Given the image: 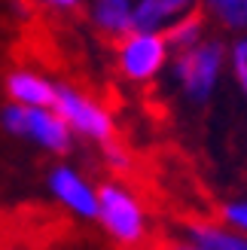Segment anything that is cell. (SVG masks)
Returning a JSON list of instances; mask_svg holds the SVG:
<instances>
[{"instance_id":"obj_16","label":"cell","mask_w":247,"mask_h":250,"mask_svg":"<svg viewBox=\"0 0 247 250\" xmlns=\"http://www.w3.org/2000/svg\"><path fill=\"white\" fill-rule=\"evenodd\" d=\"M171 250H205V247H171Z\"/></svg>"},{"instance_id":"obj_3","label":"cell","mask_w":247,"mask_h":250,"mask_svg":"<svg viewBox=\"0 0 247 250\" xmlns=\"http://www.w3.org/2000/svg\"><path fill=\"white\" fill-rule=\"evenodd\" d=\"M168 43L159 31H131L119 37V70L134 83H146L162 70Z\"/></svg>"},{"instance_id":"obj_12","label":"cell","mask_w":247,"mask_h":250,"mask_svg":"<svg viewBox=\"0 0 247 250\" xmlns=\"http://www.w3.org/2000/svg\"><path fill=\"white\" fill-rule=\"evenodd\" d=\"M207 9L226 28H247V0H207Z\"/></svg>"},{"instance_id":"obj_10","label":"cell","mask_w":247,"mask_h":250,"mask_svg":"<svg viewBox=\"0 0 247 250\" xmlns=\"http://www.w3.org/2000/svg\"><path fill=\"white\" fill-rule=\"evenodd\" d=\"M207 12H211V9L199 6V9H189L186 16H180V19L162 34L165 43H168V49H177V52H183V49L202 43V34H205V24H207Z\"/></svg>"},{"instance_id":"obj_5","label":"cell","mask_w":247,"mask_h":250,"mask_svg":"<svg viewBox=\"0 0 247 250\" xmlns=\"http://www.w3.org/2000/svg\"><path fill=\"white\" fill-rule=\"evenodd\" d=\"M98 205H101L98 217L104 220V226L113 232L119 241L134 244V241L144 238V210L122 186L104 183L101 189H98Z\"/></svg>"},{"instance_id":"obj_7","label":"cell","mask_w":247,"mask_h":250,"mask_svg":"<svg viewBox=\"0 0 247 250\" xmlns=\"http://www.w3.org/2000/svg\"><path fill=\"white\" fill-rule=\"evenodd\" d=\"M6 92L16 104H24V107H55L58 85H52L43 77H37V73L16 70V73H9V80H6Z\"/></svg>"},{"instance_id":"obj_2","label":"cell","mask_w":247,"mask_h":250,"mask_svg":"<svg viewBox=\"0 0 247 250\" xmlns=\"http://www.w3.org/2000/svg\"><path fill=\"white\" fill-rule=\"evenodd\" d=\"M3 128L9 134L31 137L46 149L64 153L70 146V125L55 107H24V104H9L3 110Z\"/></svg>"},{"instance_id":"obj_14","label":"cell","mask_w":247,"mask_h":250,"mask_svg":"<svg viewBox=\"0 0 247 250\" xmlns=\"http://www.w3.org/2000/svg\"><path fill=\"white\" fill-rule=\"evenodd\" d=\"M223 220L229 223V226H235V229L247 232V202L226 205V208H223Z\"/></svg>"},{"instance_id":"obj_9","label":"cell","mask_w":247,"mask_h":250,"mask_svg":"<svg viewBox=\"0 0 247 250\" xmlns=\"http://www.w3.org/2000/svg\"><path fill=\"white\" fill-rule=\"evenodd\" d=\"M95 24L110 37H125L134 31V6L131 0H95L92 3Z\"/></svg>"},{"instance_id":"obj_11","label":"cell","mask_w":247,"mask_h":250,"mask_svg":"<svg viewBox=\"0 0 247 250\" xmlns=\"http://www.w3.org/2000/svg\"><path fill=\"white\" fill-rule=\"evenodd\" d=\"M189 235L205 250H247V238H238L214 223H189Z\"/></svg>"},{"instance_id":"obj_6","label":"cell","mask_w":247,"mask_h":250,"mask_svg":"<svg viewBox=\"0 0 247 250\" xmlns=\"http://www.w3.org/2000/svg\"><path fill=\"white\" fill-rule=\"evenodd\" d=\"M52 192L64 202L70 210H77V214L82 217H98V210H101V205H98V195L89 189V183H85L77 171L70 168H55L52 171Z\"/></svg>"},{"instance_id":"obj_1","label":"cell","mask_w":247,"mask_h":250,"mask_svg":"<svg viewBox=\"0 0 247 250\" xmlns=\"http://www.w3.org/2000/svg\"><path fill=\"white\" fill-rule=\"evenodd\" d=\"M220 67H223V43L217 40H202L189 49L177 52V61H174V77L180 83L183 95L189 101L202 104L211 98L214 92V83L220 77Z\"/></svg>"},{"instance_id":"obj_4","label":"cell","mask_w":247,"mask_h":250,"mask_svg":"<svg viewBox=\"0 0 247 250\" xmlns=\"http://www.w3.org/2000/svg\"><path fill=\"white\" fill-rule=\"evenodd\" d=\"M55 110L64 116V122L73 131L92 137V141H101V144L113 141V119H110V113L101 104H95L92 98H85L77 89H70V85H58Z\"/></svg>"},{"instance_id":"obj_8","label":"cell","mask_w":247,"mask_h":250,"mask_svg":"<svg viewBox=\"0 0 247 250\" xmlns=\"http://www.w3.org/2000/svg\"><path fill=\"white\" fill-rule=\"evenodd\" d=\"M195 0H138L134 3V31H159L165 21L186 16Z\"/></svg>"},{"instance_id":"obj_15","label":"cell","mask_w":247,"mask_h":250,"mask_svg":"<svg viewBox=\"0 0 247 250\" xmlns=\"http://www.w3.org/2000/svg\"><path fill=\"white\" fill-rule=\"evenodd\" d=\"M46 6H55V9H73V6H80L82 0H43Z\"/></svg>"},{"instance_id":"obj_13","label":"cell","mask_w":247,"mask_h":250,"mask_svg":"<svg viewBox=\"0 0 247 250\" xmlns=\"http://www.w3.org/2000/svg\"><path fill=\"white\" fill-rule=\"evenodd\" d=\"M232 70H235V80L247 98V37L232 46Z\"/></svg>"}]
</instances>
